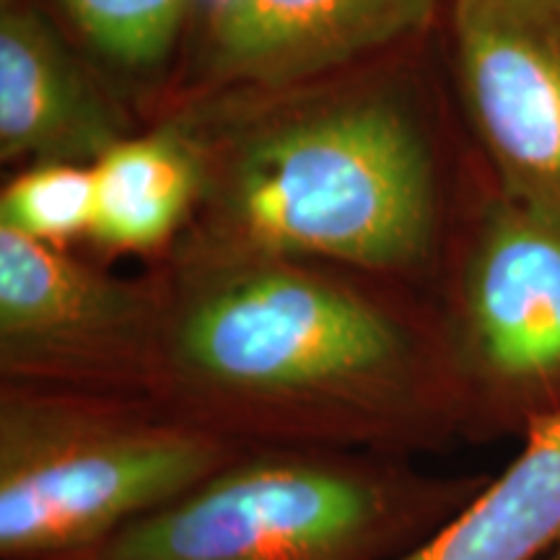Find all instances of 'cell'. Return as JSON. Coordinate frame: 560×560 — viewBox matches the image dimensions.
<instances>
[{
  "instance_id": "6da1fadb",
  "label": "cell",
  "mask_w": 560,
  "mask_h": 560,
  "mask_svg": "<svg viewBox=\"0 0 560 560\" xmlns=\"http://www.w3.org/2000/svg\"><path fill=\"white\" fill-rule=\"evenodd\" d=\"M166 296L149 397L240 446L408 457L462 412L446 342L296 260L206 257Z\"/></svg>"
},
{
  "instance_id": "7a4b0ae2",
  "label": "cell",
  "mask_w": 560,
  "mask_h": 560,
  "mask_svg": "<svg viewBox=\"0 0 560 560\" xmlns=\"http://www.w3.org/2000/svg\"><path fill=\"white\" fill-rule=\"evenodd\" d=\"M202 159L206 257H322L387 272L431 247L433 159L392 96L278 107Z\"/></svg>"
},
{
  "instance_id": "3957f363",
  "label": "cell",
  "mask_w": 560,
  "mask_h": 560,
  "mask_svg": "<svg viewBox=\"0 0 560 560\" xmlns=\"http://www.w3.org/2000/svg\"><path fill=\"white\" fill-rule=\"evenodd\" d=\"M482 486L387 454L247 446L179 499L66 560H397Z\"/></svg>"
},
{
  "instance_id": "277c9868",
  "label": "cell",
  "mask_w": 560,
  "mask_h": 560,
  "mask_svg": "<svg viewBox=\"0 0 560 560\" xmlns=\"http://www.w3.org/2000/svg\"><path fill=\"white\" fill-rule=\"evenodd\" d=\"M247 446L145 395L0 387V560L86 552Z\"/></svg>"
},
{
  "instance_id": "5b68a950",
  "label": "cell",
  "mask_w": 560,
  "mask_h": 560,
  "mask_svg": "<svg viewBox=\"0 0 560 560\" xmlns=\"http://www.w3.org/2000/svg\"><path fill=\"white\" fill-rule=\"evenodd\" d=\"M166 296L0 229V374L149 397Z\"/></svg>"
},
{
  "instance_id": "8992f818",
  "label": "cell",
  "mask_w": 560,
  "mask_h": 560,
  "mask_svg": "<svg viewBox=\"0 0 560 560\" xmlns=\"http://www.w3.org/2000/svg\"><path fill=\"white\" fill-rule=\"evenodd\" d=\"M446 350L470 397L532 418L560 408V208L503 195L462 276Z\"/></svg>"
},
{
  "instance_id": "52a82bcc",
  "label": "cell",
  "mask_w": 560,
  "mask_h": 560,
  "mask_svg": "<svg viewBox=\"0 0 560 560\" xmlns=\"http://www.w3.org/2000/svg\"><path fill=\"white\" fill-rule=\"evenodd\" d=\"M462 100L501 192L560 208V0H454Z\"/></svg>"
},
{
  "instance_id": "ba28073f",
  "label": "cell",
  "mask_w": 560,
  "mask_h": 560,
  "mask_svg": "<svg viewBox=\"0 0 560 560\" xmlns=\"http://www.w3.org/2000/svg\"><path fill=\"white\" fill-rule=\"evenodd\" d=\"M439 0H215L206 70L221 86L285 91L429 24Z\"/></svg>"
},
{
  "instance_id": "9c48e42d",
  "label": "cell",
  "mask_w": 560,
  "mask_h": 560,
  "mask_svg": "<svg viewBox=\"0 0 560 560\" xmlns=\"http://www.w3.org/2000/svg\"><path fill=\"white\" fill-rule=\"evenodd\" d=\"M122 138V115L45 13L24 0H3L0 159L91 166Z\"/></svg>"
},
{
  "instance_id": "30bf717a",
  "label": "cell",
  "mask_w": 560,
  "mask_h": 560,
  "mask_svg": "<svg viewBox=\"0 0 560 560\" xmlns=\"http://www.w3.org/2000/svg\"><path fill=\"white\" fill-rule=\"evenodd\" d=\"M558 542L560 408L532 418L506 470L397 560H542Z\"/></svg>"
},
{
  "instance_id": "8fae6325",
  "label": "cell",
  "mask_w": 560,
  "mask_h": 560,
  "mask_svg": "<svg viewBox=\"0 0 560 560\" xmlns=\"http://www.w3.org/2000/svg\"><path fill=\"white\" fill-rule=\"evenodd\" d=\"M94 166L91 240L109 252H151L177 234L200 206L206 159L179 125L122 138Z\"/></svg>"
},
{
  "instance_id": "7c38bea8",
  "label": "cell",
  "mask_w": 560,
  "mask_h": 560,
  "mask_svg": "<svg viewBox=\"0 0 560 560\" xmlns=\"http://www.w3.org/2000/svg\"><path fill=\"white\" fill-rule=\"evenodd\" d=\"M94 213V166L86 164H30L0 192V229L52 247L89 236Z\"/></svg>"
},
{
  "instance_id": "4fadbf2b",
  "label": "cell",
  "mask_w": 560,
  "mask_h": 560,
  "mask_svg": "<svg viewBox=\"0 0 560 560\" xmlns=\"http://www.w3.org/2000/svg\"><path fill=\"white\" fill-rule=\"evenodd\" d=\"M83 37L109 60L151 68L170 55L192 0H60Z\"/></svg>"
},
{
  "instance_id": "5bb4252c",
  "label": "cell",
  "mask_w": 560,
  "mask_h": 560,
  "mask_svg": "<svg viewBox=\"0 0 560 560\" xmlns=\"http://www.w3.org/2000/svg\"><path fill=\"white\" fill-rule=\"evenodd\" d=\"M542 560H560V542H558L556 548H552V550L548 552V556H545Z\"/></svg>"
}]
</instances>
